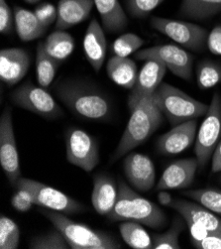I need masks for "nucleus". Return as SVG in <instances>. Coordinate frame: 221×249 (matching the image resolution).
<instances>
[{
    "label": "nucleus",
    "instance_id": "nucleus-36",
    "mask_svg": "<svg viewBox=\"0 0 221 249\" xmlns=\"http://www.w3.org/2000/svg\"><path fill=\"white\" fill-rule=\"evenodd\" d=\"M35 15L45 28H49L57 21L58 9L51 3L46 2L38 5L34 10Z\"/></svg>",
    "mask_w": 221,
    "mask_h": 249
},
{
    "label": "nucleus",
    "instance_id": "nucleus-42",
    "mask_svg": "<svg viewBox=\"0 0 221 249\" xmlns=\"http://www.w3.org/2000/svg\"><path fill=\"white\" fill-rule=\"evenodd\" d=\"M158 200L162 206L169 207L170 202L173 201V197H171V196L168 192L160 191L158 194Z\"/></svg>",
    "mask_w": 221,
    "mask_h": 249
},
{
    "label": "nucleus",
    "instance_id": "nucleus-28",
    "mask_svg": "<svg viewBox=\"0 0 221 249\" xmlns=\"http://www.w3.org/2000/svg\"><path fill=\"white\" fill-rule=\"evenodd\" d=\"M119 231L122 239L130 247L134 249L153 248V239L141 223L133 220H125L119 226Z\"/></svg>",
    "mask_w": 221,
    "mask_h": 249
},
{
    "label": "nucleus",
    "instance_id": "nucleus-27",
    "mask_svg": "<svg viewBox=\"0 0 221 249\" xmlns=\"http://www.w3.org/2000/svg\"><path fill=\"white\" fill-rule=\"evenodd\" d=\"M60 65L61 62L46 52L44 42H40L37 46L36 54V77L41 87L46 89L52 84Z\"/></svg>",
    "mask_w": 221,
    "mask_h": 249
},
{
    "label": "nucleus",
    "instance_id": "nucleus-19",
    "mask_svg": "<svg viewBox=\"0 0 221 249\" xmlns=\"http://www.w3.org/2000/svg\"><path fill=\"white\" fill-rule=\"evenodd\" d=\"M83 47L86 60L91 68L98 72L104 63L107 47L104 31L96 19H92L88 24Z\"/></svg>",
    "mask_w": 221,
    "mask_h": 249
},
{
    "label": "nucleus",
    "instance_id": "nucleus-37",
    "mask_svg": "<svg viewBox=\"0 0 221 249\" xmlns=\"http://www.w3.org/2000/svg\"><path fill=\"white\" fill-rule=\"evenodd\" d=\"M15 26L14 11L9 7L6 0H0V32L10 34Z\"/></svg>",
    "mask_w": 221,
    "mask_h": 249
},
{
    "label": "nucleus",
    "instance_id": "nucleus-1",
    "mask_svg": "<svg viewBox=\"0 0 221 249\" xmlns=\"http://www.w3.org/2000/svg\"><path fill=\"white\" fill-rule=\"evenodd\" d=\"M56 95L75 115L102 121L112 111L109 97L94 85L81 80H63L55 88Z\"/></svg>",
    "mask_w": 221,
    "mask_h": 249
},
{
    "label": "nucleus",
    "instance_id": "nucleus-17",
    "mask_svg": "<svg viewBox=\"0 0 221 249\" xmlns=\"http://www.w3.org/2000/svg\"><path fill=\"white\" fill-rule=\"evenodd\" d=\"M198 120L191 119L174 126L160 136L157 141L158 151L165 155H175L185 151L196 138Z\"/></svg>",
    "mask_w": 221,
    "mask_h": 249
},
{
    "label": "nucleus",
    "instance_id": "nucleus-6",
    "mask_svg": "<svg viewBox=\"0 0 221 249\" xmlns=\"http://www.w3.org/2000/svg\"><path fill=\"white\" fill-rule=\"evenodd\" d=\"M15 188L26 192L30 196L34 205L44 209L56 211L65 214L77 213L85 210V207L81 203L66 195L64 192L35 180L21 177Z\"/></svg>",
    "mask_w": 221,
    "mask_h": 249
},
{
    "label": "nucleus",
    "instance_id": "nucleus-44",
    "mask_svg": "<svg viewBox=\"0 0 221 249\" xmlns=\"http://www.w3.org/2000/svg\"><path fill=\"white\" fill-rule=\"evenodd\" d=\"M219 182H220V184H221V173H220V177H219Z\"/></svg>",
    "mask_w": 221,
    "mask_h": 249
},
{
    "label": "nucleus",
    "instance_id": "nucleus-41",
    "mask_svg": "<svg viewBox=\"0 0 221 249\" xmlns=\"http://www.w3.org/2000/svg\"><path fill=\"white\" fill-rule=\"evenodd\" d=\"M211 171L212 173H221V140L218 142L212 154Z\"/></svg>",
    "mask_w": 221,
    "mask_h": 249
},
{
    "label": "nucleus",
    "instance_id": "nucleus-12",
    "mask_svg": "<svg viewBox=\"0 0 221 249\" xmlns=\"http://www.w3.org/2000/svg\"><path fill=\"white\" fill-rule=\"evenodd\" d=\"M0 164L8 181L15 188L21 178V171L12 115L9 108L3 111L0 118Z\"/></svg>",
    "mask_w": 221,
    "mask_h": 249
},
{
    "label": "nucleus",
    "instance_id": "nucleus-35",
    "mask_svg": "<svg viewBox=\"0 0 221 249\" xmlns=\"http://www.w3.org/2000/svg\"><path fill=\"white\" fill-rule=\"evenodd\" d=\"M165 0H125L126 9L134 18H145L150 15Z\"/></svg>",
    "mask_w": 221,
    "mask_h": 249
},
{
    "label": "nucleus",
    "instance_id": "nucleus-43",
    "mask_svg": "<svg viewBox=\"0 0 221 249\" xmlns=\"http://www.w3.org/2000/svg\"><path fill=\"white\" fill-rule=\"evenodd\" d=\"M24 1L27 3H30V4H35V3H38L39 1H41V0H24Z\"/></svg>",
    "mask_w": 221,
    "mask_h": 249
},
{
    "label": "nucleus",
    "instance_id": "nucleus-26",
    "mask_svg": "<svg viewBox=\"0 0 221 249\" xmlns=\"http://www.w3.org/2000/svg\"><path fill=\"white\" fill-rule=\"evenodd\" d=\"M44 48L52 58L62 63L75 49V39L65 30H57L47 37Z\"/></svg>",
    "mask_w": 221,
    "mask_h": 249
},
{
    "label": "nucleus",
    "instance_id": "nucleus-22",
    "mask_svg": "<svg viewBox=\"0 0 221 249\" xmlns=\"http://www.w3.org/2000/svg\"><path fill=\"white\" fill-rule=\"evenodd\" d=\"M93 2L107 33H119L127 28L128 18L118 0H93Z\"/></svg>",
    "mask_w": 221,
    "mask_h": 249
},
{
    "label": "nucleus",
    "instance_id": "nucleus-14",
    "mask_svg": "<svg viewBox=\"0 0 221 249\" xmlns=\"http://www.w3.org/2000/svg\"><path fill=\"white\" fill-rule=\"evenodd\" d=\"M128 182L139 192H149L156 183V171L152 160L140 153H130L123 163Z\"/></svg>",
    "mask_w": 221,
    "mask_h": 249
},
{
    "label": "nucleus",
    "instance_id": "nucleus-29",
    "mask_svg": "<svg viewBox=\"0 0 221 249\" xmlns=\"http://www.w3.org/2000/svg\"><path fill=\"white\" fill-rule=\"evenodd\" d=\"M196 82L201 89H209L221 83V64L203 61L196 69Z\"/></svg>",
    "mask_w": 221,
    "mask_h": 249
},
{
    "label": "nucleus",
    "instance_id": "nucleus-2",
    "mask_svg": "<svg viewBox=\"0 0 221 249\" xmlns=\"http://www.w3.org/2000/svg\"><path fill=\"white\" fill-rule=\"evenodd\" d=\"M163 122V113L155 104L153 95L142 99L131 111L127 126L111 158L116 161L148 140Z\"/></svg>",
    "mask_w": 221,
    "mask_h": 249
},
{
    "label": "nucleus",
    "instance_id": "nucleus-38",
    "mask_svg": "<svg viewBox=\"0 0 221 249\" xmlns=\"http://www.w3.org/2000/svg\"><path fill=\"white\" fill-rule=\"evenodd\" d=\"M11 205L16 211L26 213L32 209L34 203L26 192L17 189V192L14 193L11 197Z\"/></svg>",
    "mask_w": 221,
    "mask_h": 249
},
{
    "label": "nucleus",
    "instance_id": "nucleus-34",
    "mask_svg": "<svg viewBox=\"0 0 221 249\" xmlns=\"http://www.w3.org/2000/svg\"><path fill=\"white\" fill-rule=\"evenodd\" d=\"M143 44L144 40L138 35L134 33H125L114 41L112 51L115 56L126 58L137 52Z\"/></svg>",
    "mask_w": 221,
    "mask_h": 249
},
{
    "label": "nucleus",
    "instance_id": "nucleus-4",
    "mask_svg": "<svg viewBox=\"0 0 221 249\" xmlns=\"http://www.w3.org/2000/svg\"><path fill=\"white\" fill-rule=\"evenodd\" d=\"M41 213L50 220L54 228L59 230L70 249H119L121 243L111 234L90 229L83 223L73 221L65 213L42 209Z\"/></svg>",
    "mask_w": 221,
    "mask_h": 249
},
{
    "label": "nucleus",
    "instance_id": "nucleus-7",
    "mask_svg": "<svg viewBox=\"0 0 221 249\" xmlns=\"http://www.w3.org/2000/svg\"><path fill=\"white\" fill-rule=\"evenodd\" d=\"M221 134V96L214 93L208 111L198 130L194 153L200 168H204L210 160Z\"/></svg>",
    "mask_w": 221,
    "mask_h": 249
},
{
    "label": "nucleus",
    "instance_id": "nucleus-10",
    "mask_svg": "<svg viewBox=\"0 0 221 249\" xmlns=\"http://www.w3.org/2000/svg\"><path fill=\"white\" fill-rule=\"evenodd\" d=\"M137 60H157L162 62L177 77L190 81L192 78L193 57L186 50L175 45H160L140 50Z\"/></svg>",
    "mask_w": 221,
    "mask_h": 249
},
{
    "label": "nucleus",
    "instance_id": "nucleus-18",
    "mask_svg": "<svg viewBox=\"0 0 221 249\" xmlns=\"http://www.w3.org/2000/svg\"><path fill=\"white\" fill-rule=\"evenodd\" d=\"M169 208L177 211L184 219L195 222L210 233H221V218L201 204L173 198Z\"/></svg>",
    "mask_w": 221,
    "mask_h": 249
},
{
    "label": "nucleus",
    "instance_id": "nucleus-30",
    "mask_svg": "<svg viewBox=\"0 0 221 249\" xmlns=\"http://www.w3.org/2000/svg\"><path fill=\"white\" fill-rule=\"evenodd\" d=\"M183 195L221 216V191L215 189H198L183 192Z\"/></svg>",
    "mask_w": 221,
    "mask_h": 249
},
{
    "label": "nucleus",
    "instance_id": "nucleus-39",
    "mask_svg": "<svg viewBox=\"0 0 221 249\" xmlns=\"http://www.w3.org/2000/svg\"><path fill=\"white\" fill-rule=\"evenodd\" d=\"M206 46L212 54L221 56V25H217L208 33Z\"/></svg>",
    "mask_w": 221,
    "mask_h": 249
},
{
    "label": "nucleus",
    "instance_id": "nucleus-3",
    "mask_svg": "<svg viewBox=\"0 0 221 249\" xmlns=\"http://www.w3.org/2000/svg\"><path fill=\"white\" fill-rule=\"evenodd\" d=\"M107 217L112 221H137L154 230H160L167 223V216L161 208L139 196L122 181L118 183L117 200Z\"/></svg>",
    "mask_w": 221,
    "mask_h": 249
},
{
    "label": "nucleus",
    "instance_id": "nucleus-40",
    "mask_svg": "<svg viewBox=\"0 0 221 249\" xmlns=\"http://www.w3.org/2000/svg\"><path fill=\"white\" fill-rule=\"evenodd\" d=\"M192 244L198 249H221V233H211L201 240H194Z\"/></svg>",
    "mask_w": 221,
    "mask_h": 249
},
{
    "label": "nucleus",
    "instance_id": "nucleus-20",
    "mask_svg": "<svg viewBox=\"0 0 221 249\" xmlns=\"http://www.w3.org/2000/svg\"><path fill=\"white\" fill-rule=\"evenodd\" d=\"M118 196V185L104 174L96 175L93 180L91 204L95 212L107 216L113 210Z\"/></svg>",
    "mask_w": 221,
    "mask_h": 249
},
{
    "label": "nucleus",
    "instance_id": "nucleus-25",
    "mask_svg": "<svg viewBox=\"0 0 221 249\" xmlns=\"http://www.w3.org/2000/svg\"><path fill=\"white\" fill-rule=\"evenodd\" d=\"M221 12V0H183L180 14L192 20H204Z\"/></svg>",
    "mask_w": 221,
    "mask_h": 249
},
{
    "label": "nucleus",
    "instance_id": "nucleus-32",
    "mask_svg": "<svg viewBox=\"0 0 221 249\" xmlns=\"http://www.w3.org/2000/svg\"><path fill=\"white\" fill-rule=\"evenodd\" d=\"M20 231L17 223L11 218L1 215L0 217V248L16 249L19 245Z\"/></svg>",
    "mask_w": 221,
    "mask_h": 249
},
{
    "label": "nucleus",
    "instance_id": "nucleus-16",
    "mask_svg": "<svg viewBox=\"0 0 221 249\" xmlns=\"http://www.w3.org/2000/svg\"><path fill=\"white\" fill-rule=\"evenodd\" d=\"M199 168V162L196 158L181 159L171 163L163 172L157 183L156 191L178 190L189 187Z\"/></svg>",
    "mask_w": 221,
    "mask_h": 249
},
{
    "label": "nucleus",
    "instance_id": "nucleus-9",
    "mask_svg": "<svg viewBox=\"0 0 221 249\" xmlns=\"http://www.w3.org/2000/svg\"><path fill=\"white\" fill-rule=\"evenodd\" d=\"M151 26L170 39L192 51L201 52L207 41V31L199 25L159 16L152 17Z\"/></svg>",
    "mask_w": 221,
    "mask_h": 249
},
{
    "label": "nucleus",
    "instance_id": "nucleus-24",
    "mask_svg": "<svg viewBox=\"0 0 221 249\" xmlns=\"http://www.w3.org/2000/svg\"><path fill=\"white\" fill-rule=\"evenodd\" d=\"M14 20L16 32L24 42L39 39L47 31V28L41 24L35 13L25 8L14 7Z\"/></svg>",
    "mask_w": 221,
    "mask_h": 249
},
{
    "label": "nucleus",
    "instance_id": "nucleus-23",
    "mask_svg": "<svg viewBox=\"0 0 221 249\" xmlns=\"http://www.w3.org/2000/svg\"><path fill=\"white\" fill-rule=\"evenodd\" d=\"M108 78L116 85L132 89L138 77V71L135 62L128 57L113 56L106 66Z\"/></svg>",
    "mask_w": 221,
    "mask_h": 249
},
{
    "label": "nucleus",
    "instance_id": "nucleus-8",
    "mask_svg": "<svg viewBox=\"0 0 221 249\" xmlns=\"http://www.w3.org/2000/svg\"><path fill=\"white\" fill-rule=\"evenodd\" d=\"M12 103L46 119H56L64 115L62 107L43 87L26 82L11 93Z\"/></svg>",
    "mask_w": 221,
    "mask_h": 249
},
{
    "label": "nucleus",
    "instance_id": "nucleus-31",
    "mask_svg": "<svg viewBox=\"0 0 221 249\" xmlns=\"http://www.w3.org/2000/svg\"><path fill=\"white\" fill-rule=\"evenodd\" d=\"M183 230V222L176 219L166 232L153 235V249H181L179 238Z\"/></svg>",
    "mask_w": 221,
    "mask_h": 249
},
{
    "label": "nucleus",
    "instance_id": "nucleus-13",
    "mask_svg": "<svg viewBox=\"0 0 221 249\" xmlns=\"http://www.w3.org/2000/svg\"><path fill=\"white\" fill-rule=\"evenodd\" d=\"M167 71V67L160 61L147 60L138 72L135 86L128 97V107L132 111L142 99L152 96L158 89Z\"/></svg>",
    "mask_w": 221,
    "mask_h": 249
},
{
    "label": "nucleus",
    "instance_id": "nucleus-11",
    "mask_svg": "<svg viewBox=\"0 0 221 249\" xmlns=\"http://www.w3.org/2000/svg\"><path fill=\"white\" fill-rule=\"evenodd\" d=\"M67 160L85 172H91L100 163L98 145L85 130L71 127L66 134Z\"/></svg>",
    "mask_w": 221,
    "mask_h": 249
},
{
    "label": "nucleus",
    "instance_id": "nucleus-5",
    "mask_svg": "<svg viewBox=\"0 0 221 249\" xmlns=\"http://www.w3.org/2000/svg\"><path fill=\"white\" fill-rule=\"evenodd\" d=\"M153 99L171 126L204 116L209 105L196 101L180 89L162 83L153 94Z\"/></svg>",
    "mask_w": 221,
    "mask_h": 249
},
{
    "label": "nucleus",
    "instance_id": "nucleus-15",
    "mask_svg": "<svg viewBox=\"0 0 221 249\" xmlns=\"http://www.w3.org/2000/svg\"><path fill=\"white\" fill-rule=\"evenodd\" d=\"M31 57L22 48H8L0 51V79L9 87L18 84L26 76Z\"/></svg>",
    "mask_w": 221,
    "mask_h": 249
},
{
    "label": "nucleus",
    "instance_id": "nucleus-33",
    "mask_svg": "<svg viewBox=\"0 0 221 249\" xmlns=\"http://www.w3.org/2000/svg\"><path fill=\"white\" fill-rule=\"evenodd\" d=\"M29 247L32 249H68L70 248L63 233L55 228L42 235L34 237Z\"/></svg>",
    "mask_w": 221,
    "mask_h": 249
},
{
    "label": "nucleus",
    "instance_id": "nucleus-21",
    "mask_svg": "<svg viewBox=\"0 0 221 249\" xmlns=\"http://www.w3.org/2000/svg\"><path fill=\"white\" fill-rule=\"evenodd\" d=\"M93 5V0H60L57 7V30L68 29L86 20Z\"/></svg>",
    "mask_w": 221,
    "mask_h": 249
}]
</instances>
